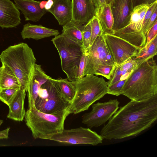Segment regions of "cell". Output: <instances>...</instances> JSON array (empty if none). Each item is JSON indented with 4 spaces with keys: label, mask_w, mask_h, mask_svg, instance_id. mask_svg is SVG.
<instances>
[{
    "label": "cell",
    "mask_w": 157,
    "mask_h": 157,
    "mask_svg": "<svg viewBox=\"0 0 157 157\" xmlns=\"http://www.w3.org/2000/svg\"><path fill=\"white\" fill-rule=\"evenodd\" d=\"M157 119V94L141 101L131 100L121 106L102 128L103 139L118 140L136 136Z\"/></svg>",
    "instance_id": "6da1fadb"
},
{
    "label": "cell",
    "mask_w": 157,
    "mask_h": 157,
    "mask_svg": "<svg viewBox=\"0 0 157 157\" xmlns=\"http://www.w3.org/2000/svg\"><path fill=\"white\" fill-rule=\"evenodd\" d=\"M121 94L141 101L157 94V65L152 58L141 64L127 78Z\"/></svg>",
    "instance_id": "7a4b0ae2"
},
{
    "label": "cell",
    "mask_w": 157,
    "mask_h": 157,
    "mask_svg": "<svg viewBox=\"0 0 157 157\" xmlns=\"http://www.w3.org/2000/svg\"><path fill=\"white\" fill-rule=\"evenodd\" d=\"M2 64L8 67L18 79L21 90L27 91L29 82L36 64L32 49L25 43L11 45L0 55Z\"/></svg>",
    "instance_id": "3957f363"
},
{
    "label": "cell",
    "mask_w": 157,
    "mask_h": 157,
    "mask_svg": "<svg viewBox=\"0 0 157 157\" xmlns=\"http://www.w3.org/2000/svg\"><path fill=\"white\" fill-rule=\"evenodd\" d=\"M71 82L76 94L70 106L71 113L76 114L88 110L108 94L107 83L102 77L89 75Z\"/></svg>",
    "instance_id": "277c9868"
},
{
    "label": "cell",
    "mask_w": 157,
    "mask_h": 157,
    "mask_svg": "<svg viewBox=\"0 0 157 157\" xmlns=\"http://www.w3.org/2000/svg\"><path fill=\"white\" fill-rule=\"evenodd\" d=\"M71 114L70 107L52 113L41 112L35 106L28 109L25 117L26 125L35 139L42 136L62 131L67 117Z\"/></svg>",
    "instance_id": "5b68a950"
},
{
    "label": "cell",
    "mask_w": 157,
    "mask_h": 157,
    "mask_svg": "<svg viewBox=\"0 0 157 157\" xmlns=\"http://www.w3.org/2000/svg\"><path fill=\"white\" fill-rule=\"evenodd\" d=\"M51 41L59 53L62 70L67 79L71 82L77 79L79 63L84 50L82 45L62 33Z\"/></svg>",
    "instance_id": "8992f818"
},
{
    "label": "cell",
    "mask_w": 157,
    "mask_h": 157,
    "mask_svg": "<svg viewBox=\"0 0 157 157\" xmlns=\"http://www.w3.org/2000/svg\"><path fill=\"white\" fill-rule=\"evenodd\" d=\"M71 105L62 95L57 79L50 77L41 86L35 106L41 112L52 113L68 108Z\"/></svg>",
    "instance_id": "52a82bcc"
},
{
    "label": "cell",
    "mask_w": 157,
    "mask_h": 157,
    "mask_svg": "<svg viewBox=\"0 0 157 157\" xmlns=\"http://www.w3.org/2000/svg\"><path fill=\"white\" fill-rule=\"evenodd\" d=\"M150 4H142L135 7L129 25L123 28L114 31L113 34L138 47L145 46L146 37L142 31V25L145 15Z\"/></svg>",
    "instance_id": "ba28073f"
},
{
    "label": "cell",
    "mask_w": 157,
    "mask_h": 157,
    "mask_svg": "<svg viewBox=\"0 0 157 157\" xmlns=\"http://www.w3.org/2000/svg\"><path fill=\"white\" fill-rule=\"evenodd\" d=\"M39 138L71 144H89L96 146L102 143L103 138L89 128L82 127L40 136Z\"/></svg>",
    "instance_id": "9c48e42d"
},
{
    "label": "cell",
    "mask_w": 157,
    "mask_h": 157,
    "mask_svg": "<svg viewBox=\"0 0 157 157\" xmlns=\"http://www.w3.org/2000/svg\"><path fill=\"white\" fill-rule=\"evenodd\" d=\"M84 52L86 61L83 77L95 75L96 70L102 66L115 65L107 47L104 34L97 36L92 45Z\"/></svg>",
    "instance_id": "30bf717a"
},
{
    "label": "cell",
    "mask_w": 157,
    "mask_h": 157,
    "mask_svg": "<svg viewBox=\"0 0 157 157\" xmlns=\"http://www.w3.org/2000/svg\"><path fill=\"white\" fill-rule=\"evenodd\" d=\"M104 35L107 47L115 66L136 56L141 48L114 34L104 33Z\"/></svg>",
    "instance_id": "8fae6325"
},
{
    "label": "cell",
    "mask_w": 157,
    "mask_h": 157,
    "mask_svg": "<svg viewBox=\"0 0 157 157\" xmlns=\"http://www.w3.org/2000/svg\"><path fill=\"white\" fill-rule=\"evenodd\" d=\"M119 103L117 99H114L92 104L91 111L82 116V123L90 128L105 124L118 110Z\"/></svg>",
    "instance_id": "7c38bea8"
},
{
    "label": "cell",
    "mask_w": 157,
    "mask_h": 157,
    "mask_svg": "<svg viewBox=\"0 0 157 157\" xmlns=\"http://www.w3.org/2000/svg\"><path fill=\"white\" fill-rule=\"evenodd\" d=\"M109 5L113 18V31L128 25L133 9L132 0H113Z\"/></svg>",
    "instance_id": "4fadbf2b"
},
{
    "label": "cell",
    "mask_w": 157,
    "mask_h": 157,
    "mask_svg": "<svg viewBox=\"0 0 157 157\" xmlns=\"http://www.w3.org/2000/svg\"><path fill=\"white\" fill-rule=\"evenodd\" d=\"M71 21L85 25L96 16V8L91 0H72Z\"/></svg>",
    "instance_id": "5bb4252c"
},
{
    "label": "cell",
    "mask_w": 157,
    "mask_h": 157,
    "mask_svg": "<svg viewBox=\"0 0 157 157\" xmlns=\"http://www.w3.org/2000/svg\"><path fill=\"white\" fill-rule=\"evenodd\" d=\"M49 77L42 69L40 65L36 63L27 89L29 109H31L35 106V102L41 86Z\"/></svg>",
    "instance_id": "9a60e30c"
},
{
    "label": "cell",
    "mask_w": 157,
    "mask_h": 157,
    "mask_svg": "<svg viewBox=\"0 0 157 157\" xmlns=\"http://www.w3.org/2000/svg\"><path fill=\"white\" fill-rule=\"evenodd\" d=\"M20 13L10 0H0V27H16L21 23Z\"/></svg>",
    "instance_id": "2e32d148"
},
{
    "label": "cell",
    "mask_w": 157,
    "mask_h": 157,
    "mask_svg": "<svg viewBox=\"0 0 157 157\" xmlns=\"http://www.w3.org/2000/svg\"><path fill=\"white\" fill-rule=\"evenodd\" d=\"M15 5L24 15L25 21H39L47 12L39 6L40 1L34 0H14Z\"/></svg>",
    "instance_id": "e0dca14e"
},
{
    "label": "cell",
    "mask_w": 157,
    "mask_h": 157,
    "mask_svg": "<svg viewBox=\"0 0 157 157\" xmlns=\"http://www.w3.org/2000/svg\"><path fill=\"white\" fill-rule=\"evenodd\" d=\"M53 4L47 11L51 13L61 26L71 21L72 5L71 0H53Z\"/></svg>",
    "instance_id": "ac0fdd59"
},
{
    "label": "cell",
    "mask_w": 157,
    "mask_h": 157,
    "mask_svg": "<svg viewBox=\"0 0 157 157\" xmlns=\"http://www.w3.org/2000/svg\"><path fill=\"white\" fill-rule=\"evenodd\" d=\"M59 34L58 30L48 28L41 25H33L29 23L25 25L21 32L23 39L32 38L36 40Z\"/></svg>",
    "instance_id": "d6986e66"
},
{
    "label": "cell",
    "mask_w": 157,
    "mask_h": 157,
    "mask_svg": "<svg viewBox=\"0 0 157 157\" xmlns=\"http://www.w3.org/2000/svg\"><path fill=\"white\" fill-rule=\"evenodd\" d=\"M26 91L17 90L14 97L8 105L9 110L7 117L17 121H22L26 114L24 101Z\"/></svg>",
    "instance_id": "ffe728a7"
},
{
    "label": "cell",
    "mask_w": 157,
    "mask_h": 157,
    "mask_svg": "<svg viewBox=\"0 0 157 157\" xmlns=\"http://www.w3.org/2000/svg\"><path fill=\"white\" fill-rule=\"evenodd\" d=\"M102 30L104 33L113 34V18L109 4H104L98 10L96 14Z\"/></svg>",
    "instance_id": "44dd1931"
},
{
    "label": "cell",
    "mask_w": 157,
    "mask_h": 157,
    "mask_svg": "<svg viewBox=\"0 0 157 157\" xmlns=\"http://www.w3.org/2000/svg\"><path fill=\"white\" fill-rule=\"evenodd\" d=\"M21 89L20 83L13 73L7 66L2 64L0 67V92L4 89Z\"/></svg>",
    "instance_id": "7402d4cb"
},
{
    "label": "cell",
    "mask_w": 157,
    "mask_h": 157,
    "mask_svg": "<svg viewBox=\"0 0 157 157\" xmlns=\"http://www.w3.org/2000/svg\"><path fill=\"white\" fill-rule=\"evenodd\" d=\"M157 53V35L148 44L141 48L136 56L132 58L137 67L143 63L153 58Z\"/></svg>",
    "instance_id": "603a6c76"
},
{
    "label": "cell",
    "mask_w": 157,
    "mask_h": 157,
    "mask_svg": "<svg viewBox=\"0 0 157 157\" xmlns=\"http://www.w3.org/2000/svg\"><path fill=\"white\" fill-rule=\"evenodd\" d=\"M84 25H80L71 21L63 26L62 33L69 38L82 45V31Z\"/></svg>",
    "instance_id": "cb8c5ba5"
},
{
    "label": "cell",
    "mask_w": 157,
    "mask_h": 157,
    "mask_svg": "<svg viewBox=\"0 0 157 157\" xmlns=\"http://www.w3.org/2000/svg\"><path fill=\"white\" fill-rule=\"evenodd\" d=\"M57 79L59 87L62 95L71 103L76 94L74 86L72 82L67 78L63 79L60 78Z\"/></svg>",
    "instance_id": "d4e9b609"
},
{
    "label": "cell",
    "mask_w": 157,
    "mask_h": 157,
    "mask_svg": "<svg viewBox=\"0 0 157 157\" xmlns=\"http://www.w3.org/2000/svg\"><path fill=\"white\" fill-rule=\"evenodd\" d=\"M91 36L90 46L92 45L97 36L104 34L97 16H94L91 20Z\"/></svg>",
    "instance_id": "484cf974"
},
{
    "label": "cell",
    "mask_w": 157,
    "mask_h": 157,
    "mask_svg": "<svg viewBox=\"0 0 157 157\" xmlns=\"http://www.w3.org/2000/svg\"><path fill=\"white\" fill-rule=\"evenodd\" d=\"M82 48L85 51H86L90 47V40L91 36V20L87 23L84 25L82 31Z\"/></svg>",
    "instance_id": "4316f807"
},
{
    "label": "cell",
    "mask_w": 157,
    "mask_h": 157,
    "mask_svg": "<svg viewBox=\"0 0 157 157\" xmlns=\"http://www.w3.org/2000/svg\"><path fill=\"white\" fill-rule=\"evenodd\" d=\"M17 90L8 88L4 89L0 92V100L8 105L16 94Z\"/></svg>",
    "instance_id": "83f0119b"
},
{
    "label": "cell",
    "mask_w": 157,
    "mask_h": 157,
    "mask_svg": "<svg viewBox=\"0 0 157 157\" xmlns=\"http://www.w3.org/2000/svg\"><path fill=\"white\" fill-rule=\"evenodd\" d=\"M115 65H104L98 67L95 75H101L109 80L115 67Z\"/></svg>",
    "instance_id": "f1b7e54d"
},
{
    "label": "cell",
    "mask_w": 157,
    "mask_h": 157,
    "mask_svg": "<svg viewBox=\"0 0 157 157\" xmlns=\"http://www.w3.org/2000/svg\"><path fill=\"white\" fill-rule=\"evenodd\" d=\"M126 79L120 80L108 87L107 94L117 96L121 95V89Z\"/></svg>",
    "instance_id": "f546056e"
},
{
    "label": "cell",
    "mask_w": 157,
    "mask_h": 157,
    "mask_svg": "<svg viewBox=\"0 0 157 157\" xmlns=\"http://www.w3.org/2000/svg\"><path fill=\"white\" fill-rule=\"evenodd\" d=\"M156 8H157V0L150 4L148 9L145 15L142 25L143 32L144 29Z\"/></svg>",
    "instance_id": "4dcf8cb0"
},
{
    "label": "cell",
    "mask_w": 157,
    "mask_h": 157,
    "mask_svg": "<svg viewBox=\"0 0 157 157\" xmlns=\"http://www.w3.org/2000/svg\"><path fill=\"white\" fill-rule=\"evenodd\" d=\"M157 35V20L147 33L146 45L148 44Z\"/></svg>",
    "instance_id": "1f68e13d"
},
{
    "label": "cell",
    "mask_w": 157,
    "mask_h": 157,
    "mask_svg": "<svg viewBox=\"0 0 157 157\" xmlns=\"http://www.w3.org/2000/svg\"><path fill=\"white\" fill-rule=\"evenodd\" d=\"M157 8L155 10L150 18L147 22L143 30V32L146 36V34L148 30L152 26L157 19Z\"/></svg>",
    "instance_id": "d6a6232c"
},
{
    "label": "cell",
    "mask_w": 157,
    "mask_h": 157,
    "mask_svg": "<svg viewBox=\"0 0 157 157\" xmlns=\"http://www.w3.org/2000/svg\"><path fill=\"white\" fill-rule=\"evenodd\" d=\"M86 61V55L84 50L81 56L79 63L78 79L83 77V73L85 67Z\"/></svg>",
    "instance_id": "836d02e7"
},
{
    "label": "cell",
    "mask_w": 157,
    "mask_h": 157,
    "mask_svg": "<svg viewBox=\"0 0 157 157\" xmlns=\"http://www.w3.org/2000/svg\"><path fill=\"white\" fill-rule=\"evenodd\" d=\"M133 8L140 5L142 4H149L157 0H131Z\"/></svg>",
    "instance_id": "e575fe53"
},
{
    "label": "cell",
    "mask_w": 157,
    "mask_h": 157,
    "mask_svg": "<svg viewBox=\"0 0 157 157\" xmlns=\"http://www.w3.org/2000/svg\"><path fill=\"white\" fill-rule=\"evenodd\" d=\"M96 8V13L99 9L104 4L106 3L105 0H91Z\"/></svg>",
    "instance_id": "d590c367"
},
{
    "label": "cell",
    "mask_w": 157,
    "mask_h": 157,
    "mask_svg": "<svg viewBox=\"0 0 157 157\" xmlns=\"http://www.w3.org/2000/svg\"><path fill=\"white\" fill-rule=\"evenodd\" d=\"M10 129V128L9 127L5 130L0 131V139H7Z\"/></svg>",
    "instance_id": "8d00e7d4"
},
{
    "label": "cell",
    "mask_w": 157,
    "mask_h": 157,
    "mask_svg": "<svg viewBox=\"0 0 157 157\" xmlns=\"http://www.w3.org/2000/svg\"><path fill=\"white\" fill-rule=\"evenodd\" d=\"M53 4V0H48L45 4L44 9L47 11L51 8Z\"/></svg>",
    "instance_id": "74e56055"
},
{
    "label": "cell",
    "mask_w": 157,
    "mask_h": 157,
    "mask_svg": "<svg viewBox=\"0 0 157 157\" xmlns=\"http://www.w3.org/2000/svg\"><path fill=\"white\" fill-rule=\"evenodd\" d=\"M46 2L47 1L45 0L40 2L39 3V6L41 9H44L45 6Z\"/></svg>",
    "instance_id": "f35d334b"
},
{
    "label": "cell",
    "mask_w": 157,
    "mask_h": 157,
    "mask_svg": "<svg viewBox=\"0 0 157 157\" xmlns=\"http://www.w3.org/2000/svg\"><path fill=\"white\" fill-rule=\"evenodd\" d=\"M112 0H105L106 3L107 4H109Z\"/></svg>",
    "instance_id": "ab89813d"
},
{
    "label": "cell",
    "mask_w": 157,
    "mask_h": 157,
    "mask_svg": "<svg viewBox=\"0 0 157 157\" xmlns=\"http://www.w3.org/2000/svg\"><path fill=\"white\" fill-rule=\"evenodd\" d=\"M3 122V120L0 119V126L2 124Z\"/></svg>",
    "instance_id": "60d3db41"
}]
</instances>
